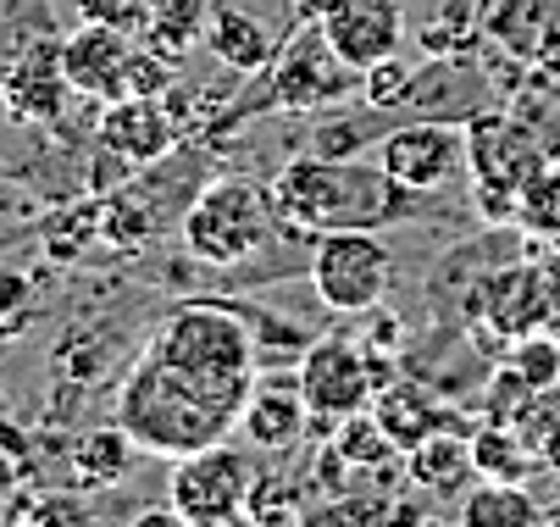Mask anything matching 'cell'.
Wrapping results in <instances>:
<instances>
[{
	"label": "cell",
	"instance_id": "obj_13",
	"mask_svg": "<svg viewBox=\"0 0 560 527\" xmlns=\"http://www.w3.org/2000/svg\"><path fill=\"white\" fill-rule=\"evenodd\" d=\"M139 56V39L122 34V28H106V23H84L78 17L72 34H61V72L72 95H84L95 106L128 95V67Z\"/></svg>",
	"mask_w": 560,
	"mask_h": 527
},
{
	"label": "cell",
	"instance_id": "obj_8",
	"mask_svg": "<svg viewBox=\"0 0 560 527\" xmlns=\"http://www.w3.org/2000/svg\"><path fill=\"white\" fill-rule=\"evenodd\" d=\"M311 289L334 317H366L383 306L394 283V250L377 239V229H345L311 245Z\"/></svg>",
	"mask_w": 560,
	"mask_h": 527
},
{
	"label": "cell",
	"instance_id": "obj_19",
	"mask_svg": "<svg viewBox=\"0 0 560 527\" xmlns=\"http://www.w3.org/2000/svg\"><path fill=\"white\" fill-rule=\"evenodd\" d=\"M483 28L516 56H544L560 39V0H494Z\"/></svg>",
	"mask_w": 560,
	"mask_h": 527
},
{
	"label": "cell",
	"instance_id": "obj_31",
	"mask_svg": "<svg viewBox=\"0 0 560 527\" xmlns=\"http://www.w3.org/2000/svg\"><path fill=\"white\" fill-rule=\"evenodd\" d=\"M323 12V0H300V17H316Z\"/></svg>",
	"mask_w": 560,
	"mask_h": 527
},
{
	"label": "cell",
	"instance_id": "obj_4",
	"mask_svg": "<svg viewBox=\"0 0 560 527\" xmlns=\"http://www.w3.org/2000/svg\"><path fill=\"white\" fill-rule=\"evenodd\" d=\"M184 250L195 267H211V272H245L250 261H261L283 229L278 216V200H272V184H256L245 173H228V178H211L189 211H184Z\"/></svg>",
	"mask_w": 560,
	"mask_h": 527
},
{
	"label": "cell",
	"instance_id": "obj_22",
	"mask_svg": "<svg viewBox=\"0 0 560 527\" xmlns=\"http://www.w3.org/2000/svg\"><path fill=\"white\" fill-rule=\"evenodd\" d=\"M206 7L211 0H162V12L150 17V28L139 34L144 50H155L162 61H184L195 45H200V28H206Z\"/></svg>",
	"mask_w": 560,
	"mask_h": 527
},
{
	"label": "cell",
	"instance_id": "obj_12",
	"mask_svg": "<svg viewBox=\"0 0 560 527\" xmlns=\"http://www.w3.org/2000/svg\"><path fill=\"white\" fill-rule=\"evenodd\" d=\"M95 139L106 156H117V167H162L184 133L162 95H117L101 106Z\"/></svg>",
	"mask_w": 560,
	"mask_h": 527
},
{
	"label": "cell",
	"instance_id": "obj_10",
	"mask_svg": "<svg viewBox=\"0 0 560 527\" xmlns=\"http://www.w3.org/2000/svg\"><path fill=\"white\" fill-rule=\"evenodd\" d=\"M383 173L411 189V195H439L466 173V128L444 117H406L399 128L383 133L377 144Z\"/></svg>",
	"mask_w": 560,
	"mask_h": 527
},
{
	"label": "cell",
	"instance_id": "obj_24",
	"mask_svg": "<svg viewBox=\"0 0 560 527\" xmlns=\"http://www.w3.org/2000/svg\"><path fill=\"white\" fill-rule=\"evenodd\" d=\"M328 444L345 456V467H350V472H372V467H388V461H394V444H388V433L377 428V417H372V411L339 417Z\"/></svg>",
	"mask_w": 560,
	"mask_h": 527
},
{
	"label": "cell",
	"instance_id": "obj_20",
	"mask_svg": "<svg viewBox=\"0 0 560 527\" xmlns=\"http://www.w3.org/2000/svg\"><path fill=\"white\" fill-rule=\"evenodd\" d=\"M406 461H411L417 489H433V494H460L477 478L471 438L466 433H450V428H433L417 449H406Z\"/></svg>",
	"mask_w": 560,
	"mask_h": 527
},
{
	"label": "cell",
	"instance_id": "obj_27",
	"mask_svg": "<svg viewBox=\"0 0 560 527\" xmlns=\"http://www.w3.org/2000/svg\"><path fill=\"white\" fill-rule=\"evenodd\" d=\"M533 406H538V389L522 378L516 366H511V372H494L489 400H483V417H489V422H500V428H522Z\"/></svg>",
	"mask_w": 560,
	"mask_h": 527
},
{
	"label": "cell",
	"instance_id": "obj_26",
	"mask_svg": "<svg viewBox=\"0 0 560 527\" xmlns=\"http://www.w3.org/2000/svg\"><path fill=\"white\" fill-rule=\"evenodd\" d=\"M34 317H39V294H34L28 272H18V267H0V344L23 339Z\"/></svg>",
	"mask_w": 560,
	"mask_h": 527
},
{
	"label": "cell",
	"instance_id": "obj_21",
	"mask_svg": "<svg viewBox=\"0 0 560 527\" xmlns=\"http://www.w3.org/2000/svg\"><path fill=\"white\" fill-rule=\"evenodd\" d=\"M538 516H544V505L522 483H500V478H489L483 489H471L460 500V522L466 527H533Z\"/></svg>",
	"mask_w": 560,
	"mask_h": 527
},
{
	"label": "cell",
	"instance_id": "obj_14",
	"mask_svg": "<svg viewBox=\"0 0 560 527\" xmlns=\"http://www.w3.org/2000/svg\"><path fill=\"white\" fill-rule=\"evenodd\" d=\"M316 417L300 395V378L294 372H267V378H256L245 411H238V433H245L250 456H289V449H300L311 438Z\"/></svg>",
	"mask_w": 560,
	"mask_h": 527
},
{
	"label": "cell",
	"instance_id": "obj_1",
	"mask_svg": "<svg viewBox=\"0 0 560 527\" xmlns=\"http://www.w3.org/2000/svg\"><path fill=\"white\" fill-rule=\"evenodd\" d=\"M272 200L283 229L300 239H323V234H345V229H388L406 222L417 211L422 195L399 189L383 162L372 156H294L278 178H272Z\"/></svg>",
	"mask_w": 560,
	"mask_h": 527
},
{
	"label": "cell",
	"instance_id": "obj_25",
	"mask_svg": "<svg viewBox=\"0 0 560 527\" xmlns=\"http://www.w3.org/2000/svg\"><path fill=\"white\" fill-rule=\"evenodd\" d=\"M411 84H417V67H406V61H399V50H394V56H383V61H372L361 72V101H366V112L394 117V112H406Z\"/></svg>",
	"mask_w": 560,
	"mask_h": 527
},
{
	"label": "cell",
	"instance_id": "obj_17",
	"mask_svg": "<svg viewBox=\"0 0 560 527\" xmlns=\"http://www.w3.org/2000/svg\"><path fill=\"white\" fill-rule=\"evenodd\" d=\"M144 456V449L128 438L122 422H106V428H90L78 433L72 449H67V472H72V489H117L133 461Z\"/></svg>",
	"mask_w": 560,
	"mask_h": 527
},
{
	"label": "cell",
	"instance_id": "obj_7",
	"mask_svg": "<svg viewBox=\"0 0 560 527\" xmlns=\"http://www.w3.org/2000/svg\"><path fill=\"white\" fill-rule=\"evenodd\" d=\"M466 128V167H471V189H477V206H483L489 216H511L516 206V189L544 167L555 162L544 139L516 117V112H483L460 122Z\"/></svg>",
	"mask_w": 560,
	"mask_h": 527
},
{
	"label": "cell",
	"instance_id": "obj_15",
	"mask_svg": "<svg viewBox=\"0 0 560 527\" xmlns=\"http://www.w3.org/2000/svg\"><path fill=\"white\" fill-rule=\"evenodd\" d=\"M316 23H323L328 45L355 72H366L372 61L394 56L399 39H406V7H399V0H323Z\"/></svg>",
	"mask_w": 560,
	"mask_h": 527
},
{
	"label": "cell",
	"instance_id": "obj_33",
	"mask_svg": "<svg viewBox=\"0 0 560 527\" xmlns=\"http://www.w3.org/2000/svg\"><path fill=\"white\" fill-rule=\"evenodd\" d=\"M489 7H494V0H477V12H489Z\"/></svg>",
	"mask_w": 560,
	"mask_h": 527
},
{
	"label": "cell",
	"instance_id": "obj_9",
	"mask_svg": "<svg viewBox=\"0 0 560 527\" xmlns=\"http://www.w3.org/2000/svg\"><path fill=\"white\" fill-rule=\"evenodd\" d=\"M294 378H300V395H305L316 428H334L339 417H355L372 406V395L388 384V372H377V361H372V350H361V339L328 333L300 355Z\"/></svg>",
	"mask_w": 560,
	"mask_h": 527
},
{
	"label": "cell",
	"instance_id": "obj_11",
	"mask_svg": "<svg viewBox=\"0 0 560 527\" xmlns=\"http://www.w3.org/2000/svg\"><path fill=\"white\" fill-rule=\"evenodd\" d=\"M72 84L61 72V34L18 50L12 61H0V106H7L12 122L23 128H50L67 117Z\"/></svg>",
	"mask_w": 560,
	"mask_h": 527
},
{
	"label": "cell",
	"instance_id": "obj_16",
	"mask_svg": "<svg viewBox=\"0 0 560 527\" xmlns=\"http://www.w3.org/2000/svg\"><path fill=\"white\" fill-rule=\"evenodd\" d=\"M278 39H283V34H278L272 23H261V17L245 12V7H233V0H211V7H206L200 45H206L228 72H238V79H250V72H267Z\"/></svg>",
	"mask_w": 560,
	"mask_h": 527
},
{
	"label": "cell",
	"instance_id": "obj_23",
	"mask_svg": "<svg viewBox=\"0 0 560 527\" xmlns=\"http://www.w3.org/2000/svg\"><path fill=\"white\" fill-rule=\"evenodd\" d=\"M511 222L527 239H560V162H544L511 206Z\"/></svg>",
	"mask_w": 560,
	"mask_h": 527
},
{
	"label": "cell",
	"instance_id": "obj_18",
	"mask_svg": "<svg viewBox=\"0 0 560 527\" xmlns=\"http://www.w3.org/2000/svg\"><path fill=\"white\" fill-rule=\"evenodd\" d=\"M372 417H377V428L388 433V444L399 449V456H406V449H417L433 428H444L450 417L433 406V395L428 389H417V384H383L377 395H372V406H366Z\"/></svg>",
	"mask_w": 560,
	"mask_h": 527
},
{
	"label": "cell",
	"instance_id": "obj_28",
	"mask_svg": "<svg viewBox=\"0 0 560 527\" xmlns=\"http://www.w3.org/2000/svg\"><path fill=\"white\" fill-rule=\"evenodd\" d=\"M72 7L84 23H106V28H122L139 39L150 28V17L162 12V0H72Z\"/></svg>",
	"mask_w": 560,
	"mask_h": 527
},
{
	"label": "cell",
	"instance_id": "obj_32",
	"mask_svg": "<svg viewBox=\"0 0 560 527\" xmlns=\"http://www.w3.org/2000/svg\"><path fill=\"white\" fill-rule=\"evenodd\" d=\"M0 428H7V395H0Z\"/></svg>",
	"mask_w": 560,
	"mask_h": 527
},
{
	"label": "cell",
	"instance_id": "obj_2",
	"mask_svg": "<svg viewBox=\"0 0 560 527\" xmlns=\"http://www.w3.org/2000/svg\"><path fill=\"white\" fill-rule=\"evenodd\" d=\"M256 317L245 306H228V300H184L178 312H167V323L155 328L150 350L162 366H173L178 378H189L195 389L228 400L245 411L250 389H256Z\"/></svg>",
	"mask_w": 560,
	"mask_h": 527
},
{
	"label": "cell",
	"instance_id": "obj_3",
	"mask_svg": "<svg viewBox=\"0 0 560 527\" xmlns=\"http://www.w3.org/2000/svg\"><path fill=\"white\" fill-rule=\"evenodd\" d=\"M117 422L128 428V438L144 456H189L200 444H217L238 428V406L195 389L189 378H178L173 366H162L155 355H139V366L117 389Z\"/></svg>",
	"mask_w": 560,
	"mask_h": 527
},
{
	"label": "cell",
	"instance_id": "obj_29",
	"mask_svg": "<svg viewBox=\"0 0 560 527\" xmlns=\"http://www.w3.org/2000/svg\"><path fill=\"white\" fill-rule=\"evenodd\" d=\"M522 378L538 389V395H549L555 384H560V350L549 344V339H522L516 344V361H511Z\"/></svg>",
	"mask_w": 560,
	"mask_h": 527
},
{
	"label": "cell",
	"instance_id": "obj_6",
	"mask_svg": "<svg viewBox=\"0 0 560 527\" xmlns=\"http://www.w3.org/2000/svg\"><path fill=\"white\" fill-rule=\"evenodd\" d=\"M250 489H256L250 444L217 438V444H200V449H189V456L173 461L167 505L184 527H228V522H245Z\"/></svg>",
	"mask_w": 560,
	"mask_h": 527
},
{
	"label": "cell",
	"instance_id": "obj_30",
	"mask_svg": "<svg viewBox=\"0 0 560 527\" xmlns=\"http://www.w3.org/2000/svg\"><path fill=\"white\" fill-rule=\"evenodd\" d=\"M361 122L355 117H339V122H323L316 128V139H311V150L316 156H361Z\"/></svg>",
	"mask_w": 560,
	"mask_h": 527
},
{
	"label": "cell",
	"instance_id": "obj_5",
	"mask_svg": "<svg viewBox=\"0 0 560 527\" xmlns=\"http://www.w3.org/2000/svg\"><path fill=\"white\" fill-rule=\"evenodd\" d=\"M261 84H267V101L261 106L316 117V112H339L350 95H361V72L328 45L323 23L300 17L278 39V50H272V61L261 72Z\"/></svg>",
	"mask_w": 560,
	"mask_h": 527
}]
</instances>
